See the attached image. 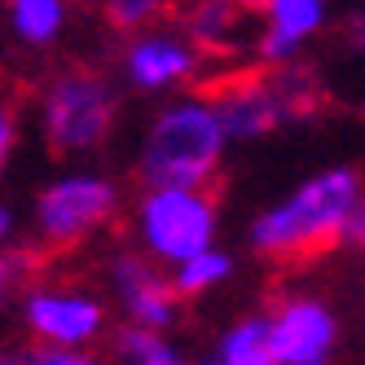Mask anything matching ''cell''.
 <instances>
[{"label":"cell","mask_w":365,"mask_h":365,"mask_svg":"<svg viewBox=\"0 0 365 365\" xmlns=\"http://www.w3.org/2000/svg\"><path fill=\"white\" fill-rule=\"evenodd\" d=\"M198 365H277L273 352V330H269V312L264 317H242L233 322Z\"/></svg>","instance_id":"cell-12"},{"label":"cell","mask_w":365,"mask_h":365,"mask_svg":"<svg viewBox=\"0 0 365 365\" xmlns=\"http://www.w3.org/2000/svg\"><path fill=\"white\" fill-rule=\"evenodd\" d=\"M14 145H18V115H14V106L0 101V176H5V168L14 159Z\"/></svg>","instance_id":"cell-20"},{"label":"cell","mask_w":365,"mask_h":365,"mask_svg":"<svg viewBox=\"0 0 365 365\" xmlns=\"http://www.w3.org/2000/svg\"><path fill=\"white\" fill-rule=\"evenodd\" d=\"M119 212L115 180L97 172H66L36 198V238L48 251H66L93 238L101 225H110Z\"/></svg>","instance_id":"cell-5"},{"label":"cell","mask_w":365,"mask_h":365,"mask_svg":"<svg viewBox=\"0 0 365 365\" xmlns=\"http://www.w3.org/2000/svg\"><path fill=\"white\" fill-rule=\"evenodd\" d=\"M194 71H198V44L176 31H154V27L137 31V40L123 53V75L141 93L176 88V84L194 80Z\"/></svg>","instance_id":"cell-9"},{"label":"cell","mask_w":365,"mask_h":365,"mask_svg":"<svg viewBox=\"0 0 365 365\" xmlns=\"http://www.w3.org/2000/svg\"><path fill=\"white\" fill-rule=\"evenodd\" d=\"M115 348L128 365H176V348L163 339V330H150V326H123Z\"/></svg>","instance_id":"cell-16"},{"label":"cell","mask_w":365,"mask_h":365,"mask_svg":"<svg viewBox=\"0 0 365 365\" xmlns=\"http://www.w3.org/2000/svg\"><path fill=\"white\" fill-rule=\"evenodd\" d=\"M344 242L365 247V198L356 202V212H352V220H348V229H344Z\"/></svg>","instance_id":"cell-21"},{"label":"cell","mask_w":365,"mask_h":365,"mask_svg":"<svg viewBox=\"0 0 365 365\" xmlns=\"http://www.w3.org/2000/svg\"><path fill=\"white\" fill-rule=\"evenodd\" d=\"M229 128L216 110V101L198 97H176L154 115L141 141V180L145 185H207L225 159Z\"/></svg>","instance_id":"cell-2"},{"label":"cell","mask_w":365,"mask_h":365,"mask_svg":"<svg viewBox=\"0 0 365 365\" xmlns=\"http://www.w3.org/2000/svg\"><path fill=\"white\" fill-rule=\"evenodd\" d=\"M22 322L31 339L62 348H88L93 339L106 330V308L88 291H58V286H36L22 299Z\"/></svg>","instance_id":"cell-6"},{"label":"cell","mask_w":365,"mask_h":365,"mask_svg":"<svg viewBox=\"0 0 365 365\" xmlns=\"http://www.w3.org/2000/svg\"><path fill=\"white\" fill-rule=\"evenodd\" d=\"M168 5L172 0H101V14L119 31H150L168 14Z\"/></svg>","instance_id":"cell-18"},{"label":"cell","mask_w":365,"mask_h":365,"mask_svg":"<svg viewBox=\"0 0 365 365\" xmlns=\"http://www.w3.org/2000/svg\"><path fill=\"white\" fill-rule=\"evenodd\" d=\"M361 176L352 168H326L308 176L295 194L259 212L251 225V247L269 259H308L344 242V229L361 202Z\"/></svg>","instance_id":"cell-1"},{"label":"cell","mask_w":365,"mask_h":365,"mask_svg":"<svg viewBox=\"0 0 365 365\" xmlns=\"http://www.w3.org/2000/svg\"><path fill=\"white\" fill-rule=\"evenodd\" d=\"M115 110L119 101L106 75L84 71V66L62 71L44 88V106H40L44 141L53 145V154H88L110 137Z\"/></svg>","instance_id":"cell-4"},{"label":"cell","mask_w":365,"mask_h":365,"mask_svg":"<svg viewBox=\"0 0 365 365\" xmlns=\"http://www.w3.org/2000/svg\"><path fill=\"white\" fill-rule=\"evenodd\" d=\"M277 365H330L334 356V312L317 299H282L269 312Z\"/></svg>","instance_id":"cell-7"},{"label":"cell","mask_w":365,"mask_h":365,"mask_svg":"<svg viewBox=\"0 0 365 365\" xmlns=\"http://www.w3.org/2000/svg\"><path fill=\"white\" fill-rule=\"evenodd\" d=\"M242 9L247 0H194L185 14L190 40L198 48H229L242 31Z\"/></svg>","instance_id":"cell-13"},{"label":"cell","mask_w":365,"mask_h":365,"mask_svg":"<svg viewBox=\"0 0 365 365\" xmlns=\"http://www.w3.org/2000/svg\"><path fill=\"white\" fill-rule=\"evenodd\" d=\"M27 264H31L27 251H0V308H5V299L14 295V286H18L22 273H27Z\"/></svg>","instance_id":"cell-19"},{"label":"cell","mask_w":365,"mask_h":365,"mask_svg":"<svg viewBox=\"0 0 365 365\" xmlns=\"http://www.w3.org/2000/svg\"><path fill=\"white\" fill-rule=\"evenodd\" d=\"M264 14V36H259V62L286 66L308 36L322 31L326 0H259Z\"/></svg>","instance_id":"cell-11"},{"label":"cell","mask_w":365,"mask_h":365,"mask_svg":"<svg viewBox=\"0 0 365 365\" xmlns=\"http://www.w3.org/2000/svg\"><path fill=\"white\" fill-rule=\"evenodd\" d=\"M137 238L150 259L180 264L216 247V198L207 185H145L137 202Z\"/></svg>","instance_id":"cell-3"},{"label":"cell","mask_w":365,"mask_h":365,"mask_svg":"<svg viewBox=\"0 0 365 365\" xmlns=\"http://www.w3.org/2000/svg\"><path fill=\"white\" fill-rule=\"evenodd\" d=\"M9 27L31 48L53 44L66 27V0H9Z\"/></svg>","instance_id":"cell-14"},{"label":"cell","mask_w":365,"mask_h":365,"mask_svg":"<svg viewBox=\"0 0 365 365\" xmlns=\"http://www.w3.org/2000/svg\"><path fill=\"white\" fill-rule=\"evenodd\" d=\"M110 282L119 291V304L128 312V322L150 326V330H168L180 312V291L172 286V277H163L150 264V255H115L110 264Z\"/></svg>","instance_id":"cell-10"},{"label":"cell","mask_w":365,"mask_h":365,"mask_svg":"<svg viewBox=\"0 0 365 365\" xmlns=\"http://www.w3.org/2000/svg\"><path fill=\"white\" fill-rule=\"evenodd\" d=\"M356 44H365V27H361V31H356Z\"/></svg>","instance_id":"cell-22"},{"label":"cell","mask_w":365,"mask_h":365,"mask_svg":"<svg viewBox=\"0 0 365 365\" xmlns=\"http://www.w3.org/2000/svg\"><path fill=\"white\" fill-rule=\"evenodd\" d=\"M0 365H101V361L88 348H62V344L31 339V344H18V348H0Z\"/></svg>","instance_id":"cell-17"},{"label":"cell","mask_w":365,"mask_h":365,"mask_svg":"<svg viewBox=\"0 0 365 365\" xmlns=\"http://www.w3.org/2000/svg\"><path fill=\"white\" fill-rule=\"evenodd\" d=\"M207 97L216 101V110L229 128V141L259 137V133H269L273 123L291 119V110H286V101L277 93L273 71L269 75H229V80L207 88Z\"/></svg>","instance_id":"cell-8"},{"label":"cell","mask_w":365,"mask_h":365,"mask_svg":"<svg viewBox=\"0 0 365 365\" xmlns=\"http://www.w3.org/2000/svg\"><path fill=\"white\" fill-rule=\"evenodd\" d=\"M233 273V259L229 251H216V247H207L190 259H180V264H172V286L180 291V299H190V295H207L212 286H220L225 277Z\"/></svg>","instance_id":"cell-15"}]
</instances>
